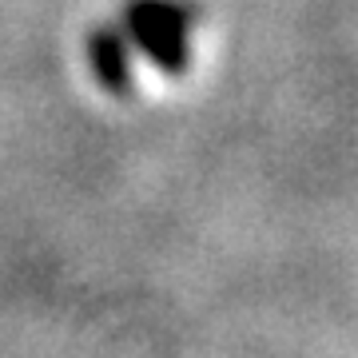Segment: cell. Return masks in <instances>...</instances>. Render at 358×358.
Returning a JSON list of instances; mask_svg holds the SVG:
<instances>
[{"mask_svg":"<svg viewBox=\"0 0 358 358\" xmlns=\"http://www.w3.org/2000/svg\"><path fill=\"white\" fill-rule=\"evenodd\" d=\"M192 24L195 13L179 0H131L124 16L128 40H136L152 56V64H159L164 72H179L187 64Z\"/></svg>","mask_w":358,"mask_h":358,"instance_id":"cell-1","label":"cell"},{"mask_svg":"<svg viewBox=\"0 0 358 358\" xmlns=\"http://www.w3.org/2000/svg\"><path fill=\"white\" fill-rule=\"evenodd\" d=\"M92 72L108 92H128L131 88V52H128V32L124 28H96L88 40Z\"/></svg>","mask_w":358,"mask_h":358,"instance_id":"cell-2","label":"cell"}]
</instances>
